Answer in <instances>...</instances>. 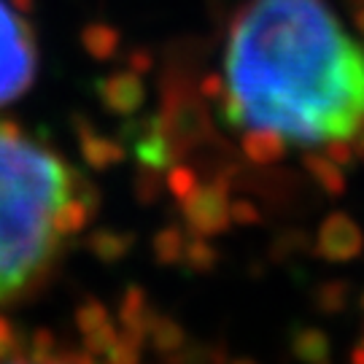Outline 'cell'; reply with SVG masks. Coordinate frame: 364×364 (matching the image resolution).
Instances as JSON below:
<instances>
[{
    "mask_svg": "<svg viewBox=\"0 0 364 364\" xmlns=\"http://www.w3.org/2000/svg\"><path fill=\"white\" fill-rule=\"evenodd\" d=\"M235 122L287 144H346L364 130V46L326 0H251L224 52Z\"/></svg>",
    "mask_w": 364,
    "mask_h": 364,
    "instance_id": "6da1fadb",
    "label": "cell"
},
{
    "mask_svg": "<svg viewBox=\"0 0 364 364\" xmlns=\"http://www.w3.org/2000/svg\"><path fill=\"white\" fill-rule=\"evenodd\" d=\"M84 183L54 149L0 124V308L41 284L65 248Z\"/></svg>",
    "mask_w": 364,
    "mask_h": 364,
    "instance_id": "7a4b0ae2",
    "label": "cell"
},
{
    "mask_svg": "<svg viewBox=\"0 0 364 364\" xmlns=\"http://www.w3.org/2000/svg\"><path fill=\"white\" fill-rule=\"evenodd\" d=\"M36 68L38 52L30 27L6 0H0V108L30 90Z\"/></svg>",
    "mask_w": 364,
    "mask_h": 364,
    "instance_id": "3957f363",
    "label": "cell"
},
{
    "mask_svg": "<svg viewBox=\"0 0 364 364\" xmlns=\"http://www.w3.org/2000/svg\"><path fill=\"white\" fill-rule=\"evenodd\" d=\"M3 364H81L76 359H60V356H16Z\"/></svg>",
    "mask_w": 364,
    "mask_h": 364,
    "instance_id": "277c9868",
    "label": "cell"
}]
</instances>
